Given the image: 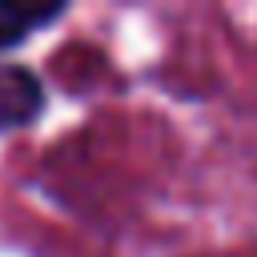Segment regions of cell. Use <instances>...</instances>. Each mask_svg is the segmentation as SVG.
<instances>
[{
    "instance_id": "2",
    "label": "cell",
    "mask_w": 257,
    "mask_h": 257,
    "mask_svg": "<svg viewBox=\"0 0 257 257\" xmlns=\"http://www.w3.org/2000/svg\"><path fill=\"white\" fill-rule=\"evenodd\" d=\"M64 16V4H20V0H0V52L24 44L36 28L52 24Z\"/></svg>"
},
{
    "instance_id": "1",
    "label": "cell",
    "mask_w": 257,
    "mask_h": 257,
    "mask_svg": "<svg viewBox=\"0 0 257 257\" xmlns=\"http://www.w3.org/2000/svg\"><path fill=\"white\" fill-rule=\"evenodd\" d=\"M44 112V80L24 64H0V133L24 128Z\"/></svg>"
}]
</instances>
